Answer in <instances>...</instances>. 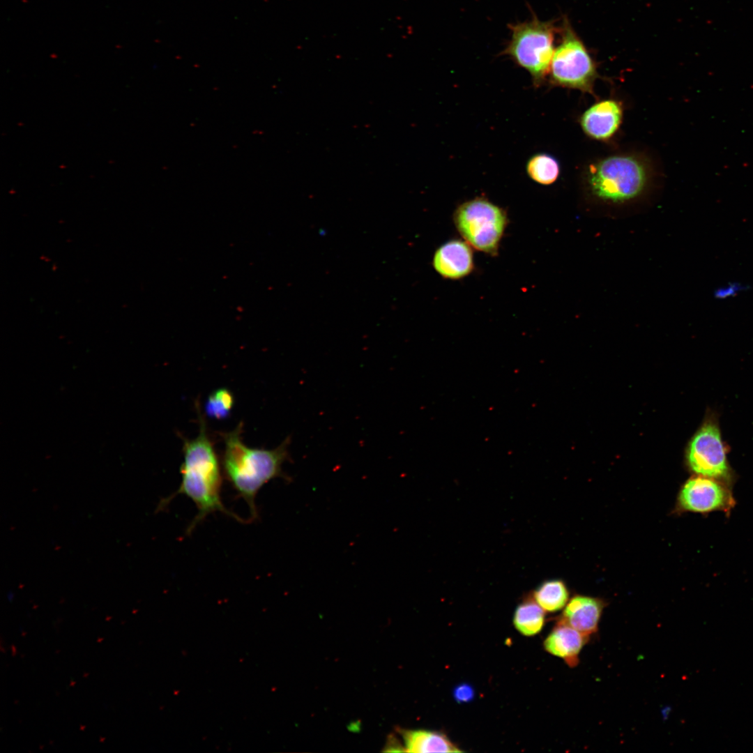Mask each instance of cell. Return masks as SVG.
Here are the masks:
<instances>
[{
  "label": "cell",
  "instance_id": "7",
  "mask_svg": "<svg viewBox=\"0 0 753 753\" xmlns=\"http://www.w3.org/2000/svg\"><path fill=\"white\" fill-rule=\"evenodd\" d=\"M690 469L697 474L716 480H727L729 469L718 427L705 424L693 437L687 452Z\"/></svg>",
  "mask_w": 753,
  "mask_h": 753
},
{
  "label": "cell",
  "instance_id": "8",
  "mask_svg": "<svg viewBox=\"0 0 753 753\" xmlns=\"http://www.w3.org/2000/svg\"><path fill=\"white\" fill-rule=\"evenodd\" d=\"M678 504L680 509L692 512H729L735 501L731 491L718 480L700 476L690 478L683 485L678 495Z\"/></svg>",
  "mask_w": 753,
  "mask_h": 753
},
{
  "label": "cell",
  "instance_id": "6",
  "mask_svg": "<svg viewBox=\"0 0 753 753\" xmlns=\"http://www.w3.org/2000/svg\"><path fill=\"white\" fill-rule=\"evenodd\" d=\"M457 231L476 250L496 255L508 225L503 208L483 197L461 204L454 212Z\"/></svg>",
  "mask_w": 753,
  "mask_h": 753
},
{
  "label": "cell",
  "instance_id": "11",
  "mask_svg": "<svg viewBox=\"0 0 753 753\" xmlns=\"http://www.w3.org/2000/svg\"><path fill=\"white\" fill-rule=\"evenodd\" d=\"M603 608L604 602L598 598L576 595L566 604L558 622L590 637L598 630Z\"/></svg>",
  "mask_w": 753,
  "mask_h": 753
},
{
  "label": "cell",
  "instance_id": "16",
  "mask_svg": "<svg viewBox=\"0 0 753 753\" xmlns=\"http://www.w3.org/2000/svg\"><path fill=\"white\" fill-rule=\"evenodd\" d=\"M533 598L544 611L556 612L566 605L569 593L562 581L549 580L536 588Z\"/></svg>",
  "mask_w": 753,
  "mask_h": 753
},
{
  "label": "cell",
  "instance_id": "18",
  "mask_svg": "<svg viewBox=\"0 0 753 753\" xmlns=\"http://www.w3.org/2000/svg\"><path fill=\"white\" fill-rule=\"evenodd\" d=\"M452 695L457 703H468L473 699L475 692L469 684L462 683L454 688Z\"/></svg>",
  "mask_w": 753,
  "mask_h": 753
},
{
  "label": "cell",
  "instance_id": "3",
  "mask_svg": "<svg viewBox=\"0 0 753 753\" xmlns=\"http://www.w3.org/2000/svg\"><path fill=\"white\" fill-rule=\"evenodd\" d=\"M651 171L641 157L616 154L591 164L586 171V185L597 199L623 204L640 197L650 182Z\"/></svg>",
  "mask_w": 753,
  "mask_h": 753
},
{
  "label": "cell",
  "instance_id": "1",
  "mask_svg": "<svg viewBox=\"0 0 753 753\" xmlns=\"http://www.w3.org/2000/svg\"><path fill=\"white\" fill-rule=\"evenodd\" d=\"M197 413L199 422L197 436L193 439L183 438V462L180 469V486L173 494L162 499L155 510L157 512L163 510L178 494L189 498L196 505L197 514L187 528V534H190L209 514L215 512H220L242 523L248 522L229 510L222 503L220 462L207 433L204 417L199 410Z\"/></svg>",
  "mask_w": 753,
  "mask_h": 753
},
{
  "label": "cell",
  "instance_id": "2",
  "mask_svg": "<svg viewBox=\"0 0 753 753\" xmlns=\"http://www.w3.org/2000/svg\"><path fill=\"white\" fill-rule=\"evenodd\" d=\"M242 423L226 433H222L224 450L222 457V471L227 480L244 499L250 512V521L258 517L256 496L261 487L270 480L281 478H291L282 471V464L289 461L290 437L274 449L254 448L246 446L242 440Z\"/></svg>",
  "mask_w": 753,
  "mask_h": 753
},
{
  "label": "cell",
  "instance_id": "9",
  "mask_svg": "<svg viewBox=\"0 0 753 753\" xmlns=\"http://www.w3.org/2000/svg\"><path fill=\"white\" fill-rule=\"evenodd\" d=\"M623 112L621 103L616 100L597 102L581 114V128L593 139L608 140L618 131L622 122Z\"/></svg>",
  "mask_w": 753,
  "mask_h": 753
},
{
  "label": "cell",
  "instance_id": "10",
  "mask_svg": "<svg viewBox=\"0 0 753 753\" xmlns=\"http://www.w3.org/2000/svg\"><path fill=\"white\" fill-rule=\"evenodd\" d=\"M433 267L443 277L459 280L469 275L474 266L471 246L454 239L441 245L435 252Z\"/></svg>",
  "mask_w": 753,
  "mask_h": 753
},
{
  "label": "cell",
  "instance_id": "12",
  "mask_svg": "<svg viewBox=\"0 0 753 753\" xmlns=\"http://www.w3.org/2000/svg\"><path fill=\"white\" fill-rule=\"evenodd\" d=\"M589 639L573 628L557 623L544 641V648L550 654L561 657L571 667L579 663V655Z\"/></svg>",
  "mask_w": 753,
  "mask_h": 753
},
{
  "label": "cell",
  "instance_id": "4",
  "mask_svg": "<svg viewBox=\"0 0 753 753\" xmlns=\"http://www.w3.org/2000/svg\"><path fill=\"white\" fill-rule=\"evenodd\" d=\"M510 29L511 38L503 54L528 72L535 84H540L549 73L555 35L560 27L534 15L531 20L510 25Z\"/></svg>",
  "mask_w": 753,
  "mask_h": 753
},
{
  "label": "cell",
  "instance_id": "13",
  "mask_svg": "<svg viewBox=\"0 0 753 753\" xmlns=\"http://www.w3.org/2000/svg\"><path fill=\"white\" fill-rule=\"evenodd\" d=\"M405 751L409 752H461L443 733L428 730L401 731Z\"/></svg>",
  "mask_w": 753,
  "mask_h": 753
},
{
  "label": "cell",
  "instance_id": "15",
  "mask_svg": "<svg viewBox=\"0 0 753 753\" xmlns=\"http://www.w3.org/2000/svg\"><path fill=\"white\" fill-rule=\"evenodd\" d=\"M528 177L540 185H551L558 178L560 165L552 155L539 153L532 155L526 165Z\"/></svg>",
  "mask_w": 753,
  "mask_h": 753
},
{
  "label": "cell",
  "instance_id": "14",
  "mask_svg": "<svg viewBox=\"0 0 753 753\" xmlns=\"http://www.w3.org/2000/svg\"><path fill=\"white\" fill-rule=\"evenodd\" d=\"M545 621V611L533 600H526L516 608L513 616L515 628L524 636H533L542 629Z\"/></svg>",
  "mask_w": 753,
  "mask_h": 753
},
{
  "label": "cell",
  "instance_id": "5",
  "mask_svg": "<svg viewBox=\"0 0 753 753\" xmlns=\"http://www.w3.org/2000/svg\"><path fill=\"white\" fill-rule=\"evenodd\" d=\"M559 33L561 40L554 50L550 66L551 82L593 93L598 71L591 53L566 17L562 22Z\"/></svg>",
  "mask_w": 753,
  "mask_h": 753
},
{
  "label": "cell",
  "instance_id": "17",
  "mask_svg": "<svg viewBox=\"0 0 753 753\" xmlns=\"http://www.w3.org/2000/svg\"><path fill=\"white\" fill-rule=\"evenodd\" d=\"M234 402V397L228 389L219 388L208 396L205 406L206 413L212 418H225L228 417Z\"/></svg>",
  "mask_w": 753,
  "mask_h": 753
}]
</instances>
